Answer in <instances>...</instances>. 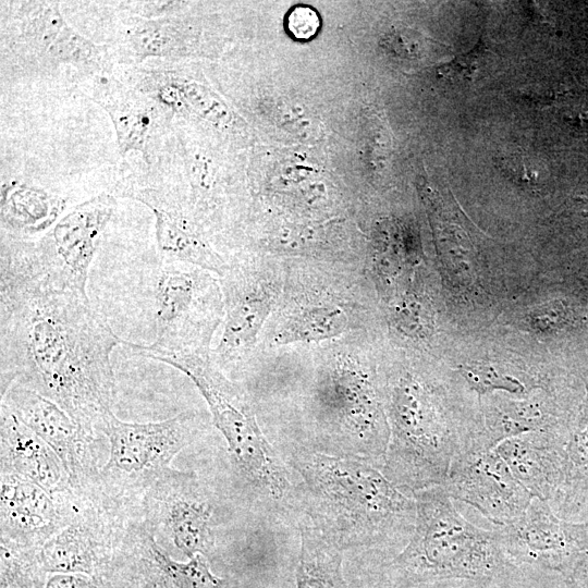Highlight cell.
Returning <instances> with one entry per match:
<instances>
[{
  "label": "cell",
  "mask_w": 588,
  "mask_h": 588,
  "mask_svg": "<svg viewBox=\"0 0 588 588\" xmlns=\"http://www.w3.org/2000/svg\"><path fill=\"white\" fill-rule=\"evenodd\" d=\"M390 428L384 476L412 495L445 482L454 458L473 444L455 428L444 403L420 377L399 373L385 392Z\"/></svg>",
  "instance_id": "3"
},
{
  "label": "cell",
  "mask_w": 588,
  "mask_h": 588,
  "mask_svg": "<svg viewBox=\"0 0 588 588\" xmlns=\"http://www.w3.org/2000/svg\"><path fill=\"white\" fill-rule=\"evenodd\" d=\"M133 509L107 571L121 588H223L204 554L172 559L157 542L142 510ZM106 573V574H107ZM106 576V575H105Z\"/></svg>",
  "instance_id": "14"
},
{
  "label": "cell",
  "mask_w": 588,
  "mask_h": 588,
  "mask_svg": "<svg viewBox=\"0 0 588 588\" xmlns=\"http://www.w3.org/2000/svg\"><path fill=\"white\" fill-rule=\"evenodd\" d=\"M1 588H45L46 574L39 549H22L0 544Z\"/></svg>",
  "instance_id": "27"
},
{
  "label": "cell",
  "mask_w": 588,
  "mask_h": 588,
  "mask_svg": "<svg viewBox=\"0 0 588 588\" xmlns=\"http://www.w3.org/2000/svg\"><path fill=\"white\" fill-rule=\"evenodd\" d=\"M75 87L109 114L122 156L138 151L152 167L168 154L174 115L152 97L113 73L85 78Z\"/></svg>",
  "instance_id": "13"
},
{
  "label": "cell",
  "mask_w": 588,
  "mask_h": 588,
  "mask_svg": "<svg viewBox=\"0 0 588 588\" xmlns=\"http://www.w3.org/2000/svg\"><path fill=\"white\" fill-rule=\"evenodd\" d=\"M45 588H111L102 577L82 574H51Z\"/></svg>",
  "instance_id": "30"
},
{
  "label": "cell",
  "mask_w": 588,
  "mask_h": 588,
  "mask_svg": "<svg viewBox=\"0 0 588 588\" xmlns=\"http://www.w3.org/2000/svg\"><path fill=\"white\" fill-rule=\"evenodd\" d=\"M396 318L399 319V326L403 327L406 332H419L427 327V320H425V311L421 304L417 301L404 299L401 305L396 307Z\"/></svg>",
  "instance_id": "31"
},
{
  "label": "cell",
  "mask_w": 588,
  "mask_h": 588,
  "mask_svg": "<svg viewBox=\"0 0 588 588\" xmlns=\"http://www.w3.org/2000/svg\"><path fill=\"white\" fill-rule=\"evenodd\" d=\"M286 25L294 38L307 40L317 34L320 27V19L313 8L296 5L289 12Z\"/></svg>",
  "instance_id": "28"
},
{
  "label": "cell",
  "mask_w": 588,
  "mask_h": 588,
  "mask_svg": "<svg viewBox=\"0 0 588 588\" xmlns=\"http://www.w3.org/2000/svg\"><path fill=\"white\" fill-rule=\"evenodd\" d=\"M565 580L571 588H588V550L579 555Z\"/></svg>",
  "instance_id": "32"
},
{
  "label": "cell",
  "mask_w": 588,
  "mask_h": 588,
  "mask_svg": "<svg viewBox=\"0 0 588 588\" xmlns=\"http://www.w3.org/2000/svg\"><path fill=\"white\" fill-rule=\"evenodd\" d=\"M290 463L303 478L310 523L342 550L406 546L416 502L373 463L298 448Z\"/></svg>",
  "instance_id": "2"
},
{
  "label": "cell",
  "mask_w": 588,
  "mask_h": 588,
  "mask_svg": "<svg viewBox=\"0 0 588 588\" xmlns=\"http://www.w3.org/2000/svg\"><path fill=\"white\" fill-rule=\"evenodd\" d=\"M131 510L91 487L78 490L70 520L39 549L45 572L103 578Z\"/></svg>",
  "instance_id": "11"
},
{
  "label": "cell",
  "mask_w": 588,
  "mask_h": 588,
  "mask_svg": "<svg viewBox=\"0 0 588 588\" xmlns=\"http://www.w3.org/2000/svg\"><path fill=\"white\" fill-rule=\"evenodd\" d=\"M185 373L206 400L232 460L248 483L273 502H284L291 490L284 465L261 432L246 393L228 379L207 353L163 359Z\"/></svg>",
  "instance_id": "8"
},
{
  "label": "cell",
  "mask_w": 588,
  "mask_h": 588,
  "mask_svg": "<svg viewBox=\"0 0 588 588\" xmlns=\"http://www.w3.org/2000/svg\"><path fill=\"white\" fill-rule=\"evenodd\" d=\"M185 2L181 1H121L118 8L126 14L142 19H157L177 13Z\"/></svg>",
  "instance_id": "29"
},
{
  "label": "cell",
  "mask_w": 588,
  "mask_h": 588,
  "mask_svg": "<svg viewBox=\"0 0 588 588\" xmlns=\"http://www.w3.org/2000/svg\"><path fill=\"white\" fill-rule=\"evenodd\" d=\"M1 403L58 454L74 489L89 485L99 468L96 433L51 400L15 383L1 395Z\"/></svg>",
  "instance_id": "18"
},
{
  "label": "cell",
  "mask_w": 588,
  "mask_h": 588,
  "mask_svg": "<svg viewBox=\"0 0 588 588\" xmlns=\"http://www.w3.org/2000/svg\"><path fill=\"white\" fill-rule=\"evenodd\" d=\"M348 324L346 313L334 304H310L292 310L280 324V344L320 342L342 334Z\"/></svg>",
  "instance_id": "25"
},
{
  "label": "cell",
  "mask_w": 588,
  "mask_h": 588,
  "mask_svg": "<svg viewBox=\"0 0 588 588\" xmlns=\"http://www.w3.org/2000/svg\"><path fill=\"white\" fill-rule=\"evenodd\" d=\"M586 522H587V524H588V517H587Z\"/></svg>",
  "instance_id": "33"
},
{
  "label": "cell",
  "mask_w": 588,
  "mask_h": 588,
  "mask_svg": "<svg viewBox=\"0 0 588 588\" xmlns=\"http://www.w3.org/2000/svg\"><path fill=\"white\" fill-rule=\"evenodd\" d=\"M225 302L223 332L213 353L220 365L246 356L272 308V295L243 266H229L222 275Z\"/></svg>",
  "instance_id": "20"
},
{
  "label": "cell",
  "mask_w": 588,
  "mask_h": 588,
  "mask_svg": "<svg viewBox=\"0 0 588 588\" xmlns=\"http://www.w3.org/2000/svg\"><path fill=\"white\" fill-rule=\"evenodd\" d=\"M413 497L415 528L391 563L406 581L490 579L510 563L495 529L486 530L468 522L442 485L417 491Z\"/></svg>",
  "instance_id": "4"
},
{
  "label": "cell",
  "mask_w": 588,
  "mask_h": 588,
  "mask_svg": "<svg viewBox=\"0 0 588 588\" xmlns=\"http://www.w3.org/2000/svg\"><path fill=\"white\" fill-rule=\"evenodd\" d=\"M0 475L32 481L52 494L73 490L58 454L0 403Z\"/></svg>",
  "instance_id": "22"
},
{
  "label": "cell",
  "mask_w": 588,
  "mask_h": 588,
  "mask_svg": "<svg viewBox=\"0 0 588 588\" xmlns=\"http://www.w3.org/2000/svg\"><path fill=\"white\" fill-rule=\"evenodd\" d=\"M115 205L109 193L89 198L39 238L15 240L17 249L30 269L53 286L87 297L89 268Z\"/></svg>",
  "instance_id": "10"
},
{
  "label": "cell",
  "mask_w": 588,
  "mask_h": 588,
  "mask_svg": "<svg viewBox=\"0 0 588 588\" xmlns=\"http://www.w3.org/2000/svg\"><path fill=\"white\" fill-rule=\"evenodd\" d=\"M1 65L23 76L69 68L74 85L113 73L110 45L95 44L64 20L58 1L1 2Z\"/></svg>",
  "instance_id": "5"
},
{
  "label": "cell",
  "mask_w": 588,
  "mask_h": 588,
  "mask_svg": "<svg viewBox=\"0 0 588 588\" xmlns=\"http://www.w3.org/2000/svg\"><path fill=\"white\" fill-rule=\"evenodd\" d=\"M204 428V419L196 412L151 422L124 421L108 412L96 430L108 440L109 456L88 486L123 506H135L171 468L173 457L194 442Z\"/></svg>",
  "instance_id": "6"
},
{
  "label": "cell",
  "mask_w": 588,
  "mask_h": 588,
  "mask_svg": "<svg viewBox=\"0 0 588 588\" xmlns=\"http://www.w3.org/2000/svg\"><path fill=\"white\" fill-rule=\"evenodd\" d=\"M0 476V544L40 549L70 520L78 491L52 494L32 481Z\"/></svg>",
  "instance_id": "19"
},
{
  "label": "cell",
  "mask_w": 588,
  "mask_h": 588,
  "mask_svg": "<svg viewBox=\"0 0 588 588\" xmlns=\"http://www.w3.org/2000/svg\"><path fill=\"white\" fill-rule=\"evenodd\" d=\"M155 215L156 238L162 262H183L223 275L225 261L203 238L182 193L158 166L123 175L113 188Z\"/></svg>",
  "instance_id": "12"
},
{
  "label": "cell",
  "mask_w": 588,
  "mask_h": 588,
  "mask_svg": "<svg viewBox=\"0 0 588 588\" xmlns=\"http://www.w3.org/2000/svg\"><path fill=\"white\" fill-rule=\"evenodd\" d=\"M456 371L478 397L490 395L497 391L523 396L529 390L524 379L491 363H467L458 366Z\"/></svg>",
  "instance_id": "26"
},
{
  "label": "cell",
  "mask_w": 588,
  "mask_h": 588,
  "mask_svg": "<svg viewBox=\"0 0 588 588\" xmlns=\"http://www.w3.org/2000/svg\"><path fill=\"white\" fill-rule=\"evenodd\" d=\"M483 422L477 444L495 448L511 437L535 431H550L568 436L555 428L550 404L541 397L510 400L492 397L482 408Z\"/></svg>",
  "instance_id": "23"
},
{
  "label": "cell",
  "mask_w": 588,
  "mask_h": 588,
  "mask_svg": "<svg viewBox=\"0 0 588 588\" xmlns=\"http://www.w3.org/2000/svg\"><path fill=\"white\" fill-rule=\"evenodd\" d=\"M119 338L88 297L53 286L0 255V393L19 384L51 400L89 432L112 411Z\"/></svg>",
  "instance_id": "1"
},
{
  "label": "cell",
  "mask_w": 588,
  "mask_h": 588,
  "mask_svg": "<svg viewBox=\"0 0 588 588\" xmlns=\"http://www.w3.org/2000/svg\"><path fill=\"white\" fill-rule=\"evenodd\" d=\"M212 272L183 262H162L156 284V336L149 345L131 342L137 355L166 358L207 353L222 313Z\"/></svg>",
  "instance_id": "9"
},
{
  "label": "cell",
  "mask_w": 588,
  "mask_h": 588,
  "mask_svg": "<svg viewBox=\"0 0 588 588\" xmlns=\"http://www.w3.org/2000/svg\"><path fill=\"white\" fill-rule=\"evenodd\" d=\"M314 404L328 454L366 460L382 469L388 418L371 373L356 358H335L320 371Z\"/></svg>",
  "instance_id": "7"
},
{
  "label": "cell",
  "mask_w": 588,
  "mask_h": 588,
  "mask_svg": "<svg viewBox=\"0 0 588 588\" xmlns=\"http://www.w3.org/2000/svg\"><path fill=\"white\" fill-rule=\"evenodd\" d=\"M342 551L311 523H303L296 588H347L342 571Z\"/></svg>",
  "instance_id": "24"
},
{
  "label": "cell",
  "mask_w": 588,
  "mask_h": 588,
  "mask_svg": "<svg viewBox=\"0 0 588 588\" xmlns=\"http://www.w3.org/2000/svg\"><path fill=\"white\" fill-rule=\"evenodd\" d=\"M567 439L558 432L535 431L505 439L494 449L532 498L552 505L564 482Z\"/></svg>",
  "instance_id": "21"
},
{
  "label": "cell",
  "mask_w": 588,
  "mask_h": 588,
  "mask_svg": "<svg viewBox=\"0 0 588 588\" xmlns=\"http://www.w3.org/2000/svg\"><path fill=\"white\" fill-rule=\"evenodd\" d=\"M510 562L556 572L565 578L579 555L588 550V524L561 518L549 502L534 498L512 524L495 528Z\"/></svg>",
  "instance_id": "16"
},
{
  "label": "cell",
  "mask_w": 588,
  "mask_h": 588,
  "mask_svg": "<svg viewBox=\"0 0 588 588\" xmlns=\"http://www.w3.org/2000/svg\"><path fill=\"white\" fill-rule=\"evenodd\" d=\"M140 510L154 534L161 531L188 559L212 549L213 510L194 471L168 469L145 492Z\"/></svg>",
  "instance_id": "15"
},
{
  "label": "cell",
  "mask_w": 588,
  "mask_h": 588,
  "mask_svg": "<svg viewBox=\"0 0 588 588\" xmlns=\"http://www.w3.org/2000/svg\"><path fill=\"white\" fill-rule=\"evenodd\" d=\"M442 486L451 499L473 506L498 526L518 519L534 499L494 448L473 445L462 452Z\"/></svg>",
  "instance_id": "17"
}]
</instances>
